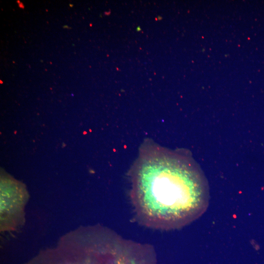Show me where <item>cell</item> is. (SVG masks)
Returning a JSON list of instances; mask_svg holds the SVG:
<instances>
[{"mask_svg":"<svg viewBox=\"0 0 264 264\" xmlns=\"http://www.w3.org/2000/svg\"><path fill=\"white\" fill-rule=\"evenodd\" d=\"M25 192L18 187H1L0 203V231H14L24 222Z\"/></svg>","mask_w":264,"mask_h":264,"instance_id":"obj_2","label":"cell"},{"mask_svg":"<svg viewBox=\"0 0 264 264\" xmlns=\"http://www.w3.org/2000/svg\"><path fill=\"white\" fill-rule=\"evenodd\" d=\"M131 198L141 222L165 230L192 222L208 205L198 172L187 162L166 155L141 161L132 176Z\"/></svg>","mask_w":264,"mask_h":264,"instance_id":"obj_1","label":"cell"}]
</instances>
